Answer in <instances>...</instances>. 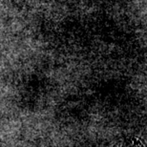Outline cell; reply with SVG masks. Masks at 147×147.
Segmentation results:
<instances>
[{"label":"cell","mask_w":147,"mask_h":147,"mask_svg":"<svg viewBox=\"0 0 147 147\" xmlns=\"http://www.w3.org/2000/svg\"><path fill=\"white\" fill-rule=\"evenodd\" d=\"M117 147H144V146L138 140H128L119 143Z\"/></svg>","instance_id":"6da1fadb"}]
</instances>
